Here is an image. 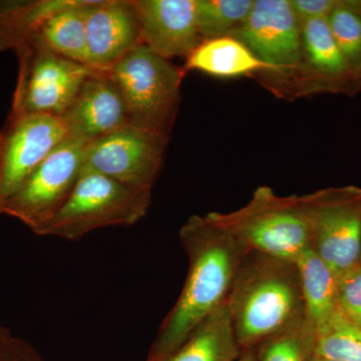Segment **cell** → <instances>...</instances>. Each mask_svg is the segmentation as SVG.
<instances>
[{
    "label": "cell",
    "mask_w": 361,
    "mask_h": 361,
    "mask_svg": "<svg viewBox=\"0 0 361 361\" xmlns=\"http://www.w3.org/2000/svg\"><path fill=\"white\" fill-rule=\"evenodd\" d=\"M16 54L18 77L11 115L47 114L61 118L96 71L40 45H26Z\"/></svg>",
    "instance_id": "52a82bcc"
},
{
    "label": "cell",
    "mask_w": 361,
    "mask_h": 361,
    "mask_svg": "<svg viewBox=\"0 0 361 361\" xmlns=\"http://www.w3.org/2000/svg\"><path fill=\"white\" fill-rule=\"evenodd\" d=\"M310 249L337 278L360 264L361 188H329L302 196Z\"/></svg>",
    "instance_id": "8992f818"
},
{
    "label": "cell",
    "mask_w": 361,
    "mask_h": 361,
    "mask_svg": "<svg viewBox=\"0 0 361 361\" xmlns=\"http://www.w3.org/2000/svg\"><path fill=\"white\" fill-rule=\"evenodd\" d=\"M254 0H195L202 40L230 37L247 20Z\"/></svg>",
    "instance_id": "ffe728a7"
},
{
    "label": "cell",
    "mask_w": 361,
    "mask_h": 361,
    "mask_svg": "<svg viewBox=\"0 0 361 361\" xmlns=\"http://www.w3.org/2000/svg\"><path fill=\"white\" fill-rule=\"evenodd\" d=\"M234 361H257L256 357L255 349H248V350H242L241 353L236 360Z\"/></svg>",
    "instance_id": "83f0119b"
},
{
    "label": "cell",
    "mask_w": 361,
    "mask_h": 361,
    "mask_svg": "<svg viewBox=\"0 0 361 361\" xmlns=\"http://www.w3.org/2000/svg\"><path fill=\"white\" fill-rule=\"evenodd\" d=\"M87 65L109 71L142 44L134 0H87L85 6Z\"/></svg>",
    "instance_id": "7c38bea8"
},
{
    "label": "cell",
    "mask_w": 361,
    "mask_h": 361,
    "mask_svg": "<svg viewBox=\"0 0 361 361\" xmlns=\"http://www.w3.org/2000/svg\"><path fill=\"white\" fill-rule=\"evenodd\" d=\"M151 203L152 191L82 167L70 198L42 236L75 241L101 228L133 226L146 216Z\"/></svg>",
    "instance_id": "5b68a950"
},
{
    "label": "cell",
    "mask_w": 361,
    "mask_h": 361,
    "mask_svg": "<svg viewBox=\"0 0 361 361\" xmlns=\"http://www.w3.org/2000/svg\"><path fill=\"white\" fill-rule=\"evenodd\" d=\"M226 304L241 351L300 326L305 310L296 262L248 252Z\"/></svg>",
    "instance_id": "7a4b0ae2"
},
{
    "label": "cell",
    "mask_w": 361,
    "mask_h": 361,
    "mask_svg": "<svg viewBox=\"0 0 361 361\" xmlns=\"http://www.w3.org/2000/svg\"><path fill=\"white\" fill-rule=\"evenodd\" d=\"M142 44L161 58H188L203 42L195 0H134Z\"/></svg>",
    "instance_id": "4fadbf2b"
},
{
    "label": "cell",
    "mask_w": 361,
    "mask_h": 361,
    "mask_svg": "<svg viewBox=\"0 0 361 361\" xmlns=\"http://www.w3.org/2000/svg\"><path fill=\"white\" fill-rule=\"evenodd\" d=\"M255 353L257 361H313L315 334L304 322L262 342Z\"/></svg>",
    "instance_id": "603a6c76"
},
{
    "label": "cell",
    "mask_w": 361,
    "mask_h": 361,
    "mask_svg": "<svg viewBox=\"0 0 361 361\" xmlns=\"http://www.w3.org/2000/svg\"><path fill=\"white\" fill-rule=\"evenodd\" d=\"M87 2V0H66L63 6L47 14L35 25L16 51L26 45H40L63 58L87 65L85 18Z\"/></svg>",
    "instance_id": "2e32d148"
},
{
    "label": "cell",
    "mask_w": 361,
    "mask_h": 361,
    "mask_svg": "<svg viewBox=\"0 0 361 361\" xmlns=\"http://www.w3.org/2000/svg\"><path fill=\"white\" fill-rule=\"evenodd\" d=\"M61 118L68 135L85 142L128 126L122 97L108 71L96 70L85 80Z\"/></svg>",
    "instance_id": "5bb4252c"
},
{
    "label": "cell",
    "mask_w": 361,
    "mask_h": 361,
    "mask_svg": "<svg viewBox=\"0 0 361 361\" xmlns=\"http://www.w3.org/2000/svg\"><path fill=\"white\" fill-rule=\"evenodd\" d=\"M128 126L169 137L180 103L184 71L141 44L111 66Z\"/></svg>",
    "instance_id": "277c9868"
},
{
    "label": "cell",
    "mask_w": 361,
    "mask_h": 361,
    "mask_svg": "<svg viewBox=\"0 0 361 361\" xmlns=\"http://www.w3.org/2000/svg\"><path fill=\"white\" fill-rule=\"evenodd\" d=\"M361 89V63L353 71V92Z\"/></svg>",
    "instance_id": "4316f807"
},
{
    "label": "cell",
    "mask_w": 361,
    "mask_h": 361,
    "mask_svg": "<svg viewBox=\"0 0 361 361\" xmlns=\"http://www.w3.org/2000/svg\"><path fill=\"white\" fill-rule=\"evenodd\" d=\"M185 68L216 78H237L257 71H268L265 63L259 61L242 42L231 37L202 42L188 56Z\"/></svg>",
    "instance_id": "d6986e66"
},
{
    "label": "cell",
    "mask_w": 361,
    "mask_h": 361,
    "mask_svg": "<svg viewBox=\"0 0 361 361\" xmlns=\"http://www.w3.org/2000/svg\"><path fill=\"white\" fill-rule=\"evenodd\" d=\"M267 66L269 73L297 75L302 63L301 23L291 0H254L243 25L230 35Z\"/></svg>",
    "instance_id": "8fae6325"
},
{
    "label": "cell",
    "mask_w": 361,
    "mask_h": 361,
    "mask_svg": "<svg viewBox=\"0 0 361 361\" xmlns=\"http://www.w3.org/2000/svg\"><path fill=\"white\" fill-rule=\"evenodd\" d=\"M313 361H336L331 360H326V358L318 357V356H315L314 360Z\"/></svg>",
    "instance_id": "f1b7e54d"
},
{
    "label": "cell",
    "mask_w": 361,
    "mask_h": 361,
    "mask_svg": "<svg viewBox=\"0 0 361 361\" xmlns=\"http://www.w3.org/2000/svg\"><path fill=\"white\" fill-rule=\"evenodd\" d=\"M240 353L225 303L198 325L165 361H234Z\"/></svg>",
    "instance_id": "e0dca14e"
},
{
    "label": "cell",
    "mask_w": 361,
    "mask_h": 361,
    "mask_svg": "<svg viewBox=\"0 0 361 361\" xmlns=\"http://www.w3.org/2000/svg\"><path fill=\"white\" fill-rule=\"evenodd\" d=\"M209 214L247 252L297 262L310 249L302 196L282 197L269 187H258L238 210Z\"/></svg>",
    "instance_id": "3957f363"
},
{
    "label": "cell",
    "mask_w": 361,
    "mask_h": 361,
    "mask_svg": "<svg viewBox=\"0 0 361 361\" xmlns=\"http://www.w3.org/2000/svg\"><path fill=\"white\" fill-rule=\"evenodd\" d=\"M0 361H44L37 353L21 346H0Z\"/></svg>",
    "instance_id": "484cf974"
},
{
    "label": "cell",
    "mask_w": 361,
    "mask_h": 361,
    "mask_svg": "<svg viewBox=\"0 0 361 361\" xmlns=\"http://www.w3.org/2000/svg\"><path fill=\"white\" fill-rule=\"evenodd\" d=\"M326 20L337 45L353 71L361 63V0H338Z\"/></svg>",
    "instance_id": "7402d4cb"
},
{
    "label": "cell",
    "mask_w": 361,
    "mask_h": 361,
    "mask_svg": "<svg viewBox=\"0 0 361 361\" xmlns=\"http://www.w3.org/2000/svg\"><path fill=\"white\" fill-rule=\"evenodd\" d=\"M168 142L169 137L159 133L126 126L85 144L84 168L152 191Z\"/></svg>",
    "instance_id": "30bf717a"
},
{
    "label": "cell",
    "mask_w": 361,
    "mask_h": 361,
    "mask_svg": "<svg viewBox=\"0 0 361 361\" xmlns=\"http://www.w3.org/2000/svg\"><path fill=\"white\" fill-rule=\"evenodd\" d=\"M85 144L68 135L4 204L0 215L20 221L42 236L77 185L84 167Z\"/></svg>",
    "instance_id": "ba28073f"
},
{
    "label": "cell",
    "mask_w": 361,
    "mask_h": 361,
    "mask_svg": "<svg viewBox=\"0 0 361 361\" xmlns=\"http://www.w3.org/2000/svg\"><path fill=\"white\" fill-rule=\"evenodd\" d=\"M300 276L305 323L316 334L337 310V278L324 261L308 249L296 262Z\"/></svg>",
    "instance_id": "ac0fdd59"
},
{
    "label": "cell",
    "mask_w": 361,
    "mask_h": 361,
    "mask_svg": "<svg viewBox=\"0 0 361 361\" xmlns=\"http://www.w3.org/2000/svg\"><path fill=\"white\" fill-rule=\"evenodd\" d=\"M338 0H291L292 7L299 21L327 18L336 8Z\"/></svg>",
    "instance_id": "d4e9b609"
},
{
    "label": "cell",
    "mask_w": 361,
    "mask_h": 361,
    "mask_svg": "<svg viewBox=\"0 0 361 361\" xmlns=\"http://www.w3.org/2000/svg\"><path fill=\"white\" fill-rule=\"evenodd\" d=\"M189 271L174 307L164 319L148 361H165L206 318L224 305L248 252L206 215H194L180 230Z\"/></svg>",
    "instance_id": "6da1fadb"
},
{
    "label": "cell",
    "mask_w": 361,
    "mask_h": 361,
    "mask_svg": "<svg viewBox=\"0 0 361 361\" xmlns=\"http://www.w3.org/2000/svg\"><path fill=\"white\" fill-rule=\"evenodd\" d=\"M360 263H361V259H360Z\"/></svg>",
    "instance_id": "f546056e"
},
{
    "label": "cell",
    "mask_w": 361,
    "mask_h": 361,
    "mask_svg": "<svg viewBox=\"0 0 361 361\" xmlns=\"http://www.w3.org/2000/svg\"><path fill=\"white\" fill-rule=\"evenodd\" d=\"M68 137L61 116L9 114L0 130V210Z\"/></svg>",
    "instance_id": "9c48e42d"
},
{
    "label": "cell",
    "mask_w": 361,
    "mask_h": 361,
    "mask_svg": "<svg viewBox=\"0 0 361 361\" xmlns=\"http://www.w3.org/2000/svg\"><path fill=\"white\" fill-rule=\"evenodd\" d=\"M337 308L346 319L361 329V263L338 277Z\"/></svg>",
    "instance_id": "cb8c5ba5"
},
{
    "label": "cell",
    "mask_w": 361,
    "mask_h": 361,
    "mask_svg": "<svg viewBox=\"0 0 361 361\" xmlns=\"http://www.w3.org/2000/svg\"><path fill=\"white\" fill-rule=\"evenodd\" d=\"M315 355L336 361H361V329L337 310L316 332Z\"/></svg>",
    "instance_id": "44dd1931"
},
{
    "label": "cell",
    "mask_w": 361,
    "mask_h": 361,
    "mask_svg": "<svg viewBox=\"0 0 361 361\" xmlns=\"http://www.w3.org/2000/svg\"><path fill=\"white\" fill-rule=\"evenodd\" d=\"M299 75L311 92H353V68L337 45L326 18L301 21Z\"/></svg>",
    "instance_id": "9a60e30c"
}]
</instances>
